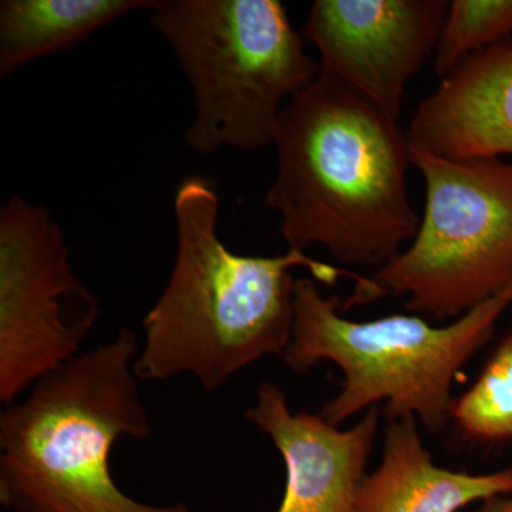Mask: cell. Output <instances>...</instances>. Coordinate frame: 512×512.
<instances>
[{"label":"cell","instance_id":"1","mask_svg":"<svg viewBox=\"0 0 512 512\" xmlns=\"http://www.w3.org/2000/svg\"><path fill=\"white\" fill-rule=\"evenodd\" d=\"M266 207L289 249L320 245L343 264L386 265L419 231L399 120L328 74L285 104Z\"/></svg>","mask_w":512,"mask_h":512},{"label":"cell","instance_id":"2","mask_svg":"<svg viewBox=\"0 0 512 512\" xmlns=\"http://www.w3.org/2000/svg\"><path fill=\"white\" fill-rule=\"evenodd\" d=\"M174 214L173 272L143 320L144 343L134 365L144 382L190 375L214 390L266 356H284L295 319V266L309 269L322 284L349 276L356 295L372 286L369 278L299 249L276 256L229 251L218 237L220 198L202 175L180 184Z\"/></svg>","mask_w":512,"mask_h":512},{"label":"cell","instance_id":"3","mask_svg":"<svg viewBox=\"0 0 512 512\" xmlns=\"http://www.w3.org/2000/svg\"><path fill=\"white\" fill-rule=\"evenodd\" d=\"M140 343L121 330L39 380L0 416V503L12 512H191L123 493L111 451L151 423L136 375Z\"/></svg>","mask_w":512,"mask_h":512},{"label":"cell","instance_id":"4","mask_svg":"<svg viewBox=\"0 0 512 512\" xmlns=\"http://www.w3.org/2000/svg\"><path fill=\"white\" fill-rule=\"evenodd\" d=\"M511 305L512 284L446 326L399 313L355 322L342 316L339 299L323 296L311 279H298L284 360L295 373L309 372L323 360L342 370V390L319 413L333 426L384 402L387 420L413 416L436 433L451 417L458 372L488 342Z\"/></svg>","mask_w":512,"mask_h":512},{"label":"cell","instance_id":"5","mask_svg":"<svg viewBox=\"0 0 512 512\" xmlns=\"http://www.w3.org/2000/svg\"><path fill=\"white\" fill-rule=\"evenodd\" d=\"M151 26L173 47L191 84L195 113L185 133L200 154L274 144L286 99L319 76L278 0H160Z\"/></svg>","mask_w":512,"mask_h":512},{"label":"cell","instance_id":"6","mask_svg":"<svg viewBox=\"0 0 512 512\" xmlns=\"http://www.w3.org/2000/svg\"><path fill=\"white\" fill-rule=\"evenodd\" d=\"M426 205L412 244L370 281L373 301L409 296L406 311L458 319L512 284V163L450 160L412 147Z\"/></svg>","mask_w":512,"mask_h":512},{"label":"cell","instance_id":"7","mask_svg":"<svg viewBox=\"0 0 512 512\" xmlns=\"http://www.w3.org/2000/svg\"><path fill=\"white\" fill-rule=\"evenodd\" d=\"M100 301L74 274L52 215L15 195L0 210V400L18 402L82 352Z\"/></svg>","mask_w":512,"mask_h":512},{"label":"cell","instance_id":"8","mask_svg":"<svg viewBox=\"0 0 512 512\" xmlns=\"http://www.w3.org/2000/svg\"><path fill=\"white\" fill-rule=\"evenodd\" d=\"M446 0H315L306 39L318 49L320 72L399 120L404 92L436 52Z\"/></svg>","mask_w":512,"mask_h":512},{"label":"cell","instance_id":"9","mask_svg":"<svg viewBox=\"0 0 512 512\" xmlns=\"http://www.w3.org/2000/svg\"><path fill=\"white\" fill-rule=\"evenodd\" d=\"M284 458V500L276 512H356L367 460L379 429V407L352 429L340 430L320 414L293 413L285 393L265 382L245 412Z\"/></svg>","mask_w":512,"mask_h":512},{"label":"cell","instance_id":"10","mask_svg":"<svg viewBox=\"0 0 512 512\" xmlns=\"http://www.w3.org/2000/svg\"><path fill=\"white\" fill-rule=\"evenodd\" d=\"M410 146L450 160L512 156V40L466 57L421 100Z\"/></svg>","mask_w":512,"mask_h":512},{"label":"cell","instance_id":"11","mask_svg":"<svg viewBox=\"0 0 512 512\" xmlns=\"http://www.w3.org/2000/svg\"><path fill=\"white\" fill-rule=\"evenodd\" d=\"M512 494V468L470 474L439 467L424 447L416 417L390 421L382 463L363 480L356 512H458Z\"/></svg>","mask_w":512,"mask_h":512},{"label":"cell","instance_id":"12","mask_svg":"<svg viewBox=\"0 0 512 512\" xmlns=\"http://www.w3.org/2000/svg\"><path fill=\"white\" fill-rule=\"evenodd\" d=\"M156 0H3L0 79L39 57L67 49L114 20L151 10Z\"/></svg>","mask_w":512,"mask_h":512},{"label":"cell","instance_id":"13","mask_svg":"<svg viewBox=\"0 0 512 512\" xmlns=\"http://www.w3.org/2000/svg\"><path fill=\"white\" fill-rule=\"evenodd\" d=\"M451 417L471 439H512V333L498 346L477 382L454 400Z\"/></svg>","mask_w":512,"mask_h":512},{"label":"cell","instance_id":"14","mask_svg":"<svg viewBox=\"0 0 512 512\" xmlns=\"http://www.w3.org/2000/svg\"><path fill=\"white\" fill-rule=\"evenodd\" d=\"M511 36L512 0H454L437 45L434 69L443 79L466 57Z\"/></svg>","mask_w":512,"mask_h":512},{"label":"cell","instance_id":"15","mask_svg":"<svg viewBox=\"0 0 512 512\" xmlns=\"http://www.w3.org/2000/svg\"><path fill=\"white\" fill-rule=\"evenodd\" d=\"M478 512H512V497H495L485 501L484 507Z\"/></svg>","mask_w":512,"mask_h":512}]
</instances>
